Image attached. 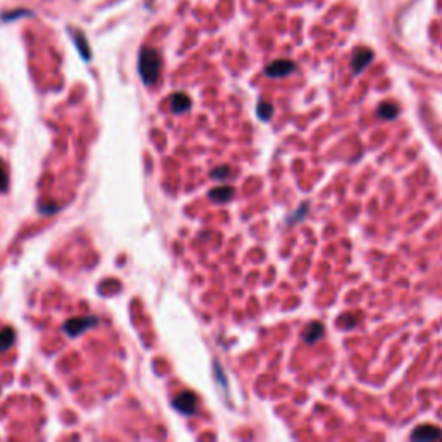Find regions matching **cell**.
Listing matches in <instances>:
<instances>
[{
    "label": "cell",
    "instance_id": "6da1fadb",
    "mask_svg": "<svg viewBox=\"0 0 442 442\" xmlns=\"http://www.w3.org/2000/svg\"><path fill=\"white\" fill-rule=\"evenodd\" d=\"M161 55L156 49L152 47H143L138 54V75L142 78V82L150 87V85L157 83L161 75Z\"/></svg>",
    "mask_w": 442,
    "mask_h": 442
},
{
    "label": "cell",
    "instance_id": "7a4b0ae2",
    "mask_svg": "<svg viewBox=\"0 0 442 442\" xmlns=\"http://www.w3.org/2000/svg\"><path fill=\"white\" fill-rule=\"evenodd\" d=\"M173 408H175L176 411H180L182 415H194L195 411H197V396H195L194 392H190V390H183V392H180L178 396L175 397Z\"/></svg>",
    "mask_w": 442,
    "mask_h": 442
},
{
    "label": "cell",
    "instance_id": "3957f363",
    "mask_svg": "<svg viewBox=\"0 0 442 442\" xmlns=\"http://www.w3.org/2000/svg\"><path fill=\"white\" fill-rule=\"evenodd\" d=\"M99 323V320L95 316H85V318H75L69 320L62 325V330L69 335V337H78L80 334H83L85 330L92 329Z\"/></svg>",
    "mask_w": 442,
    "mask_h": 442
},
{
    "label": "cell",
    "instance_id": "277c9868",
    "mask_svg": "<svg viewBox=\"0 0 442 442\" xmlns=\"http://www.w3.org/2000/svg\"><path fill=\"white\" fill-rule=\"evenodd\" d=\"M294 69H296V64H294L292 61H289V59H278V61L271 62V64L264 69V73H266L270 78H283V76H289Z\"/></svg>",
    "mask_w": 442,
    "mask_h": 442
},
{
    "label": "cell",
    "instance_id": "5b68a950",
    "mask_svg": "<svg viewBox=\"0 0 442 442\" xmlns=\"http://www.w3.org/2000/svg\"><path fill=\"white\" fill-rule=\"evenodd\" d=\"M68 33L71 35V40L73 43H75V47L78 49V52L82 57L85 59V61H90L92 59V50H90V43H88L87 36H85L83 31H80V29L76 28H68Z\"/></svg>",
    "mask_w": 442,
    "mask_h": 442
},
{
    "label": "cell",
    "instance_id": "8992f818",
    "mask_svg": "<svg viewBox=\"0 0 442 442\" xmlns=\"http://www.w3.org/2000/svg\"><path fill=\"white\" fill-rule=\"evenodd\" d=\"M411 439L413 441H434V439H442V429L434 425H420L416 427L411 434Z\"/></svg>",
    "mask_w": 442,
    "mask_h": 442
},
{
    "label": "cell",
    "instance_id": "52a82bcc",
    "mask_svg": "<svg viewBox=\"0 0 442 442\" xmlns=\"http://www.w3.org/2000/svg\"><path fill=\"white\" fill-rule=\"evenodd\" d=\"M371 61H373V52H371L370 49H358L355 55H352V71H355L356 75H359Z\"/></svg>",
    "mask_w": 442,
    "mask_h": 442
},
{
    "label": "cell",
    "instance_id": "ba28073f",
    "mask_svg": "<svg viewBox=\"0 0 442 442\" xmlns=\"http://www.w3.org/2000/svg\"><path fill=\"white\" fill-rule=\"evenodd\" d=\"M323 334H325V329H323V325L320 322H311L308 327H306L304 330V342L306 344H316V342L320 341V338L323 337Z\"/></svg>",
    "mask_w": 442,
    "mask_h": 442
},
{
    "label": "cell",
    "instance_id": "9c48e42d",
    "mask_svg": "<svg viewBox=\"0 0 442 442\" xmlns=\"http://www.w3.org/2000/svg\"><path fill=\"white\" fill-rule=\"evenodd\" d=\"M190 106H192V101H190V97L187 94H182V92H178V94L171 95V110L173 113L182 114V113H185V110H189Z\"/></svg>",
    "mask_w": 442,
    "mask_h": 442
},
{
    "label": "cell",
    "instance_id": "30bf717a",
    "mask_svg": "<svg viewBox=\"0 0 442 442\" xmlns=\"http://www.w3.org/2000/svg\"><path fill=\"white\" fill-rule=\"evenodd\" d=\"M234 192H235L234 187L223 185V187H218V189H213L211 192H209V199L218 202V204H223V202H228L231 197H234Z\"/></svg>",
    "mask_w": 442,
    "mask_h": 442
},
{
    "label": "cell",
    "instance_id": "8fae6325",
    "mask_svg": "<svg viewBox=\"0 0 442 442\" xmlns=\"http://www.w3.org/2000/svg\"><path fill=\"white\" fill-rule=\"evenodd\" d=\"M397 114H399V108L394 102L387 101L378 106V116L384 117V120H394V117H397Z\"/></svg>",
    "mask_w": 442,
    "mask_h": 442
},
{
    "label": "cell",
    "instance_id": "7c38bea8",
    "mask_svg": "<svg viewBox=\"0 0 442 442\" xmlns=\"http://www.w3.org/2000/svg\"><path fill=\"white\" fill-rule=\"evenodd\" d=\"M14 337H16V334H14V330L9 329V327L0 332V351H6V349H9L10 345H13Z\"/></svg>",
    "mask_w": 442,
    "mask_h": 442
},
{
    "label": "cell",
    "instance_id": "4fadbf2b",
    "mask_svg": "<svg viewBox=\"0 0 442 442\" xmlns=\"http://www.w3.org/2000/svg\"><path fill=\"white\" fill-rule=\"evenodd\" d=\"M256 110H257V116H259L263 121L271 120V116H273V106L266 101H259Z\"/></svg>",
    "mask_w": 442,
    "mask_h": 442
},
{
    "label": "cell",
    "instance_id": "5bb4252c",
    "mask_svg": "<svg viewBox=\"0 0 442 442\" xmlns=\"http://www.w3.org/2000/svg\"><path fill=\"white\" fill-rule=\"evenodd\" d=\"M31 10L28 9H20V10H10V13H3L2 16V21H6V23H9V21H16L17 17H23V16H31Z\"/></svg>",
    "mask_w": 442,
    "mask_h": 442
},
{
    "label": "cell",
    "instance_id": "9a60e30c",
    "mask_svg": "<svg viewBox=\"0 0 442 442\" xmlns=\"http://www.w3.org/2000/svg\"><path fill=\"white\" fill-rule=\"evenodd\" d=\"M9 187V173H7V166L0 159V192H6Z\"/></svg>",
    "mask_w": 442,
    "mask_h": 442
},
{
    "label": "cell",
    "instance_id": "2e32d148",
    "mask_svg": "<svg viewBox=\"0 0 442 442\" xmlns=\"http://www.w3.org/2000/svg\"><path fill=\"white\" fill-rule=\"evenodd\" d=\"M228 175H230V168H228V166H221V168L213 169L211 171V178L215 180H224Z\"/></svg>",
    "mask_w": 442,
    "mask_h": 442
}]
</instances>
